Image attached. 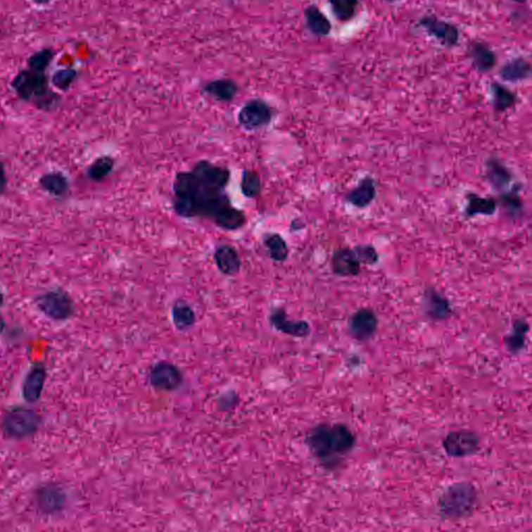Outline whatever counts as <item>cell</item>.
Masks as SVG:
<instances>
[{
  "label": "cell",
  "instance_id": "6da1fadb",
  "mask_svg": "<svg viewBox=\"0 0 532 532\" xmlns=\"http://www.w3.org/2000/svg\"><path fill=\"white\" fill-rule=\"evenodd\" d=\"M231 179L228 167L201 159L191 171L178 172L173 182V209L182 219H206L224 231H237L246 215L231 202L226 189Z\"/></svg>",
  "mask_w": 532,
  "mask_h": 532
},
{
  "label": "cell",
  "instance_id": "7a4b0ae2",
  "mask_svg": "<svg viewBox=\"0 0 532 532\" xmlns=\"http://www.w3.org/2000/svg\"><path fill=\"white\" fill-rule=\"evenodd\" d=\"M305 443L320 465L333 470L354 449L355 437L348 425L322 423L307 433Z\"/></svg>",
  "mask_w": 532,
  "mask_h": 532
},
{
  "label": "cell",
  "instance_id": "3957f363",
  "mask_svg": "<svg viewBox=\"0 0 532 532\" xmlns=\"http://www.w3.org/2000/svg\"><path fill=\"white\" fill-rule=\"evenodd\" d=\"M12 88L20 99L30 102L39 110H54L61 101L60 95L50 88L45 72L23 70L13 80Z\"/></svg>",
  "mask_w": 532,
  "mask_h": 532
},
{
  "label": "cell",
  "instance_id": "277c9868",
  "mask_svg": "<svg viewBox=\"0 0 532 532\" xmlns=\"http://www.w3.org/2000/svg\"><path fill=\"white\" fill-rule=\"evenodd\" d=\"M477 501L474 486L469 483H457L449 486L440 497L439 509L447 518H463L471 514Z\"/></svg>",
  "mask_w": 532,
  "mask_h": 532
},
{
  "label": "cell",
  "instance_id": "5b68a950",
  "mask_svg": "<svg viewBox=\"0 0 532 532\" xmlns=\"http://www.w3.org/2000/svg\"><path fill=\"white\" fill-rule=\"evenodd\" d=\"M38 415L32 410L16 407L10 410L2 420V429L8 437L23 439L38 429Z\"/></svg>",
  "mask_w": 532,
  "mask_h": 532
},
{
  "label": "cell",
  "instance_id": "8992f818",
  "mask_svg": "<svg viewBox=\"0 0 532 532\" xmlns=\"http://www.w3.org/2000/svg\"><path fill=\"white\" fill-rule=\"evenodd\" d=\"M272 117V108L265 101L252 99L243 104L237 115V121L244 130L252 132L267 127Z\"/></svg>",
  "mask_w": 532,
  "mask_h": 532
},
{
  "label": "cell",
  "instance_id": "52a82bcc",
  "mask_svg": "<svg viewBox=\"0 0 532 532\" xmlns=\"http://www.w3.org/2000/svg\"><path fill=\"white\" fill-rule=\"evenodd\" d=\"M36 305L47 317L54 320H65L74 313L72 298L62 290L46 292L36 298Z\"/></svg>",
  "mask_w": 532,
  "mask_h": 532
},
{
  "label": "cell",
  "instance_id": "ba28073f",
  "mask_svg": "<svg viewBox=\"0 0 532 532\" xmlns=\"http://www.w3.org/2000/svg\"><path fill=\"white\" fill-rule=\"evenodd\" d=\"M418 26L445 47L453 48L459 44V27L438 18L436 15H424L418 21Z\"/></svg>",
  "mask_w": 532,
  "mask_h": 532
},
{
  "label": "cell",
  "instance_id": "9c48e42d",
  "mask_svg": "<svg viewBox=\"0 0 532 532\" xmlns=\"http://www.w3.org/2000/svg\"><path fill=\"white\" fill-rule=\"evenodd\" d=\"M149 381L152 387L165 392H173L182 386L184 377L180 368L170 362L160 361L150 369Z\"/></svg>",
  "mask_w": 532,
  "mask_h": 532
},
{
  "label": "cell",
  "instance_id": "30bf717a",
  "mask_svg": "<svg viewBox=\"0 0 532 532\" xmlns=\"http://www.w3.org/2000/svg\"><path fill=\"white\" fill-rule=\"evenodd\" d=\"M443 448L449 457H470L479 450V439L476 433L467 429L450 431L443 440Z\"/></svg>",
  "mask_w": 532,
  "mask_h": 532
},
{
  "label": "cell",
  "instance_id": "8fae6325",
  "mask_svg": "<svg viewBox=\"0 0 532 532\" xmlns=\"http://www.w3.org/2000/svg\"><path fill=\"white\" fill-rule=\"evenodd\" d=\"M270 322L279 332L292 337H307L311 332L310 324L305 320L289 319L285 309L278 307L270 313Z\"/></svg>",
  "mask_w": 532,
  "mask_h": 532
},
{
  "label": "cell",
  "instance_id": "7c38bea8",
  "mask_svg": "<svg viewBox=\"0 0 532 532\" xmlns=\"http://www.w3.org/2000/svg\"><path fill=\"white\" fill-rule=\"evenodd\" d=\"M379 320L370 309H360L353 314L348 322L350 334L359 341H367L376 332Z\"/></svg>",
  "mask_w": 532,
  "mask_h": 532
},
{
  "label": "cell",
  "instance_id": "4fadbf2b",
  "mask_svg": "<svg viewBox=\"0 0 532 532\" xmlns=\"http://www.w3.org/2000/svg\"><path fill=\"white\" fill-rule=\"evenodd\" d=\"M468 56L471 64L479 73H488L497 65V56L494 50L481 41H472L468 46Z\"/></svg>",
  "mask_w": 532,
  "mask_h": 532
},
{
  "label": "cell",
  "instance_id": "5bb4252c",
  "mask_svg": "<svg viewBox=\"0 0 532 532\" xmlns=\"http://www.w3.org/2000/svg\"><path fill=\"white\" fill-rule=\"evenodd\" d=\"M213 260L217 270L224 276H235L241 268V258L234 246L221 244L213 252Z\"/></svg>",
  "mask_w": 532,
  "mask_h": 532
},
{
  "label": "cell",
  "instance_id": "9a60e30c",
  "mask_svg": "<svg viewBox=\"0 0 532 532\" xmlns=\"http://www.w3.org/2000/svg\"><path fill=\"white\" fill-rule=\"evenodd\" d=\"M423 309L425 315L435 322L446 319L452 312L449 300L433 289H427L425 292Z\"/></svg>",
  "mask_w": 532,
  "mask_h": 532
},
{
  "label": "cell",
  "instance_id": "2e32d148",
  "mask_svg": "<svg viewBox=\"0 0 532 532\" xmlns=\"http://www.w3.org/2000/svg\"><path fill=\"white\" fill-rule=\"evenodd\" d=\"M332 270L334 274L339 277H354L361 270V262L354 250L339 248L334 253Z\"/></svg>",
  "mask_w": 532,
  "mask_h": 532
},
{
  "label": "cell",
  "instance_id": "e0dca14e",
  "mask_svg": "<svg viewBox=\"0 0 532 532\" xmlns=\"http://www.w3.org/2000/svg\"><path fill=\"white\" fill-rule=\"evenodd\" d=\"M499 76L503 82L518 84L529 80L531 76V64L523 56L507 61L499 69Z\"/></svg>",
  "mask_w": 532,
  "mask_h": 532
},
{
  "label": "cell",
  "instance_id": "ac0fdd59",
  "mask_svg": "<svg viewBox=\"0 0 532 532\" xmlns=\"http://www.w3.org/2000/svg\"><path fill=\"white\" fill-rule=\"evenodd\" d=\"M46 379L45 367L41 364L32 366L23 384V396L28 403H36L41 398Z\"/></svg>",
  "mask_w": 532,
  "mask_h": 532
},
{
  "label": "cell",
  "instance_id": "d6986e66",
  "mask_svg": "<svg viewBox=\"0 0 532 532\" xmlns=\"http://www.w3.org/2000/svg\"><path fill=\"white\" fill-rule=\"evenodd\" d=\"M307 28L316 37H327L332 32V24L317 6H307L304 11Z\"/></svg>",
  "mask_w": 532,
  "mask_h": 532
},
{
  "label": "cell",
  "instance_id": "ffe728a7",
  "mask_svg": "<svg viewBox=\"0 0 532 532\" xmlns=\"http://www.w3.org/2000/svg\"><path fill=\"white\" fill-rule=\"evenodd\" d=\"M239 87L231 80H217L203 87V93L215 101L231 102L236 96Z\"/></svg>",
  "mask_w": 532,
  "mask_h": 532
},
{
  "label": "cell",
  "instance_id": "44dd1931",
  "mask_svg": "<svg viewBox=\"0 0 532 532\" xmlns=\"http://www.w3.org/2000/svg\"><path fill=\"white\" fill-rule=\"evenodd\" d=\"M376 195L374 179L364 178L355 189L346 196V200L353 206L364 208L374 200Z\"/></svg>",
  "mask_w": 532,
  "mask_h": 532
},
{
  "label": "cell",
  "instance_id": "7402d4cb",
  "mask_svg": "<svg viewBox=\"0 0 532 532\" xmlns=\"http://www.w3.org/2000/svg\"><path fill=\"white\" fill-rule=\"evenodd\" d=\"M529 331L528 322L524 318H519L514 320L512 324V332L505 336V348L512 355H518L525 348L526 343V336Z\"/></svg>",
  "mask_w": 532,
  "mask_h": 532
},
{
  "label": "cell",
  "instance_id": "603a6c76",
  "mask_svg": "<svg viewBox=\"0 0 532 532\" xmlns=\"http://www.w3.org/2000/svg\"><path fill=\"white\" fill-rule=\"evenodd\" d=\"M262 243L268 257L274 262H285L289 258V244L282 235L278 233H267L263 235Z\"/></svg>",
  "mask_w": 532,
  "mask_h": 532
},
{
  "label": "cell",
  "instance_id": "cb8c5ba5",
  "mask_svg": "<svg viewBox=\"0 0 532 532\" xmlns=\"http://www.w3.org/2000/svg\"><path fill=\"white\" fill-rule=\"evenodd\" d=\"M172 318L176 328L186 331L196 324V313L189 303L178 300L172 307Z\"/></svg>",
  "mask_w": 532,
  "mask_h": 532
},
{
  "label": "cell",
  "instance_id": "d4e9b609",
  "mask_svg": "<svg viewBox=\"0 0 532 532\" xmlns=\"http://www.w3.org/2000/svg\"><path fill=\"white\" fill-rule=\"evenodd\" d=\"M490 93L493 96V104L495 110L497 111H503L509 110L516 104L517 95L514 91H510L509 88L503 86L502 84L494 82L490 84Z\"/></svg>",
  "mask_w": 532,
  "mask_h": 532
},
{
  "label": "cell",
  "instance_id": "484cf974",
  "mask_svg": "<svg viewBox=\"0 0 532 532\" xmlns=\"http://www.w3.org/2000/svg\"><path fill=\"white\" fill-rule=\"evenodd\" d=\"M468 204L466 207V215L468 217L476 215H494L497 209L496 201L492 198L479 197V195H469L467 197Z\"/></svg>",
  "mask_w": 532,
  "mask_h": 532
},
{
  "label": "cell",
  "instance_id": "4316f807",
  "mask_svg": "<svg viewBox=\"0 0 532 532\" xmlns=\"http://www.w3.org/2000/svg\"><path fill=\"white\" fill-rule=\"evenodd\" d=\"M335 18L339 23H346L357 16L360 0H328Z\"/></svg>",
  "mask_w": 532,
  "mask_h": 532
},
{
  "label": "cell",
  "instance_id": "83f0119b",
  "mask_svg": "<svg viewBox=\"0 0 532 532\" xmlns=\"http://www.w3.org/2000/svg\"><path fill=\"white\" fill-rule=\"evenodd\" d=\"M40 184L44 191L54 197H64L69 189L68 179L62 173H48L40 179Z\"/></svg>",
  "mask_w": 532,
  "mask_h": 532
},
{
  "label": "cell",
  "instance_id": "f1b7e54d",
  "mask_svg": "<svg viewBox=\"0 0 532 532\" xmlns=\"http://www.w3.org/2000/svg\"><path fill=\"white\" fill-rule=\"evenodd\" d=\"M487 176L495 189H505L512 180L509 170L497 159H490L487 163Z\"/></svg>",
  "mask_w": 532,
  "mask_h": 532
},
{
  "label": "cell",
  "instance_id": "f546056e",
  "mask_svg": "<svg viewBox=\"0 0 532 532\" xmlns=\"http://www.w3.org/2000/svg\"><path fill=\"white\" fill-rule=\"evenodd\" d=\"M241 193L246 199H256L262 191V181L258 172L244 170L241 181Z\"/></svg>",
  "mask_w": 532,
  "mask_h": 532
},
{
  "label": "cell",
  "instance_id": "4dcf8cb0",
  "mask_svg": "<svg viewBox=\"0 0 532 532\" xmlns=\"http://www.w3.org/2000/svg\"><path fill=\"white\" fill-rule=\"evenodd\" d=\"M113 167H115V159L113 157L100 156L89 165L87 175L91 180L101 181L110 175Z\"/></svg>",
  "mask_w": 532,
  "mask_h": 532
},
{
  "label": "cell",
  "instance_id": "1f68e13d",
  "mask_svg": "<svg viewBox=\"0 0 532 532\" xmlns=\"http://www.w3.org/2000/svg\"><path fill=\"white\" fill-rule=\"evenodd\" d=\"M54 56H56V52L51 48H45V49L34 52L27 60L28 69L45 72L53 61Z\"/></svg>",
  "mask_w": 532,
  "mask_h": 532
},
{
  "label": "cell",
  "instance_id": "d6a6232c",
  "mask_svg": "<svg viewBox=\"0 0 532 532\" xmlns=\"http://www.w3.org/2000/svg\"><path fill=\"white\" fill-rule=\"evenodd\" d=\"M77 77V72L71 68L62 69L56 71L51 78L52 84L60 91H66L71 88L72 84L75 82Z\"/></svg>",
  "mask_w": 532,
  "mask_h": 532
},
{
  "label": "cell",
  "instance_id": "836d02e7",
  "mask_svg": "<svg viewBox=\"0 0 532 532\" xmlns=\"http://www.w3.org/2000/svg\"><path fill=\"white\" fill-rule=\"evenodd\" d=\"M354 251L361 265L365 263V265H374L379 261V254L372 246L361 244V246H355Z\"/></svg>",
  "mask_w": 532,
  "mask_h": 532
},
{
  "label": "cell",
  "instance_id": "e575fe53",
  "mask_svg": "<svg viewBox=\"0 0 532 532\" xmlns=\"http://www.w3.org/2000/svg\"><path fill=\"white\" fill-rule=\"evenodd\" d=\"M503 204L514 211L518 210L521 207V201L519 199L518 194L514 191V193L509 194V195L505 196L503 197Z\"/></svg>",
  "mask_w": 532,
  "mask_h": 532
},
{
  "label": "cell",
  "instance_id": "d590c367",
  "mask_svg": "<svg viewBox=\"0 0 532 532\" xmlns=\"http://www.w3.org/2000/svg\"><path fill=\"white\" fill-rule=\"evenodd\" d=\"M8 180H6V170L4 163H0V195L6 191Z\"/></svg>",
  "mask_w": 532,
  "mask_h": 532
},
{
  "label": "cell",
  "instance_id": "8d00e7d4",
  "mask_svg": "<svg viewBox=\"0 0 532 532\" xmlns=\"http://www.w3.org/2000/svg\"><path fill=\"white\" fill-rule=\"evenodd\" d=\"M4 328H6V322H4V317L0 314V334L4 332Z\"/></svg>",
  "mask_w": 532,
  "mask_h": 532
},
{
  "label": "cell",
  "instance_id": "74e56055",
  "mask_svg": "<svg viewBox=\"0 0 532 532\" xmlns=\"http://www.w3.org/2000/svg\"><path fill=\"white\" fill-rule=\"evenodd\" d=\"M32 1H34V4H49L51 0H32Z\"/></svg>",
  "mask_w": 532,
  "mask_h": 532
},
{
  "label": "cell",
  "instance_id": "f35d334b",
  "mask_svg": "<svg viewBox=\"0 0 532 532\" xmlns=\"http://www.w3.org/2000/svg\"><path fill=\"white\" fill-rule=\"evenodd\" d=\"M512 1L517 2V4H525V2L528 1V0H512Z\"/></svg>",
  "mask_w": 532,
  "mask_h": 532
},
{
  "label": "cell",
  "instance_id": "ab89813d",
  "mask_svg": "<svg viewBox=\"0 0 532 532\" xmlns=\"http://www.w3.org/2000/svg\"><path fill=\"white\" fill-rule=\"evenodd\" d=\"M2 303H4V294L0 292V306H1Z\"/></svg>",
  "mask_w": 532,
  "mask_h": 532
},
{
  "label": "cell",
  "instance_id": "60d3db41",
  "mask_svg": "<svg viewBox=\"0 0 532 532\" xmlns=\"http://www.w3.org/2000/svg\"><path fill=\"white\" fill-rule=\"evenodd\" d=\"M384 1H386V2H395V1H398V0H384Z\"/></svg>",
  "mask_w": 532,
  "mask_h": 532
}]
</instances>
